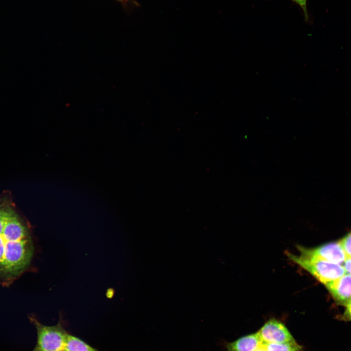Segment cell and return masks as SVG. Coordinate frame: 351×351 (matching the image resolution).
Returning <instances> with one entry per match:
<instances>
[{
	"instance_id": "1",
	"label": "cell",
	"mask_w": 351,
	"mask_h": 351,
	"mask_svg": "<svg viewBox=\"0 0 351 351\" xmlns=\"http://www.w3.org/2000/svg\"><path fill=\"white\" fill-rule=\"evenodd\" d=\"M34 251L29 230L8 198L0 199V280L13 281L26 269Z\"/></svg>"
},
{
	"instance_id": "2",
	"label": "cell",
	"mask_w": 351,
	"mask_h": 351,
	"mask_svg": "<svg viewBox=\"0 0 351 351\" xmlns=\"http://www.w3.org/2000/svg\"><path fill=\"white\" fill-rule=\"evenodd\" d=\"M289 258L311 273L318 281L325 285L346 273L340 264H334L319 259L295 255L288 252Z\"/></svg>"
},
{
	"instance_id": "3",
	"label": "cell",
	"mask_w": 351,
	"mask_h": 351,
	"mask_svg": "<svg viewBox=\"0 0 351 351\" xmlns=\"http://www.w3.org/2000/svg\"><path fill=\"white\" fill-rule=\"evenodd\" d=\"M30 320L36 329L37 340L35 348L43 351L64 350L69 334L60 323L53 326L42 324L31 316Z\"/></svg>"
},
{
	"instance_id": "4",
	"label": "cell",
	"mask_w": 351,
	"mask_h": 351,
	"mask_svg": "<svg viewBox=\"0 0 351 351\" xmlns=\"http://www.w3.org/2000/svg\"><path fill=\"white\" fill-rule=\"evenodd\" d=\"M300 255L324 260L331 263L341 264L347 256L339 242H331L313 248H307L297 246Z\"/></svg>"
},
{
	"instance_id": "5",
	"label": "cell",
	"mask_w": 351,
	"mask_h": 351,
	"mask_svg": "<svg viewBox=\"0 0 351 351\" xmlns=\"http://www.w3.org/2000/svg\"><path fill=\"white\" fill-rule=\"evenodd\" d=\"M263 343H283L295 341L285 325L272 318L266 322L257 332Z\"/></svg>"
},
{
	"instance_id": "6",
	"label": "cell",
	"mask_w": 351,
	"mask_h": 351,
	"mask_svg": "<svg viewBox=\"0 0 351 351\" xmlns=\"http://www.w3.org/2000/svg\"><path fill=\"white\" fill-rule=\"evenodd\" d=\"M325 285L339 304L346 306L351 300V274L346 273Z\"/></svg>"
},
{
	"instance_id": "7",
	"label": "cell",
	"mask_w": 351,
	"mask_h": 351,
	"mask_svg": "<svg viewBox=\"0 0 351 351\" xmlns=\"http://www.w3.org/2000/svg\"><path fill=\"white\" fill-rule=\"evenodd\" d=\"M263 344L257 332L242 336L235 341L226 343V351H254Z\"/></svg>"
},
{
	"instance_id": "8",
	"label": "cell",
	"mask_w": 351,
	"mask_h": 351,
	"mask_svg": "<svg viewBox=\"0 0 351 351\" xmlns=\"http://www.w3.org/2000/svg\"><path fill=\"white\" fill-rule=\"evenodd\" d=\"M65 351H100L75 336L69 334L65 346Z\"/></svg>"
},
{
	"instance_id": "9",
	"label": "cell",
	"mask_w": 351,
	"mask_h": 351,
	"mask_svg": "<svg viewBox=\"0 0 351 351\" xmlns=\"http://www.w3.org/2000/svg\"><path fill=\"white\" fill-rule=\"evenodd\" d=\"M267 351H303V348L296 341L283 343H263Z\"/></svg>"
},
{
	"instance_id": "10",
	"label": "cell",
	"mask_w": 351,
	"mask_h": 351,
	"mask_svg": "<svg viewBox=\"0 0 351 351\" xmlns=\"http://www.w3.org/2000/svg\"><path fill=\"white\" fill-rule=\"evenodd\" d=\"M346 256L351 258V232L339 242Z\"/></svg>"
},
{
	"instance_id": "11",
	"label": "cell",
	"mask_w": 351,
	"mask_h": 351,
	"mask_svg": "<svg viewBox=\"0 0 351 351\" xmlns=\"http://www.w3.org/2000/svg\"><path fill=\"white\" fill-rule=\"evenodd\" d=\"M341 319L345 321H351V300L346 306V309L341 316Z\"/></svg>"
},
{
	"instance_id": "12",
	"label": "cell",
	"mask_w": 351,
	"mask_h": 351,
	"mask_svg": "<svg viewBox=\"0 0 351 351\" xmlns=\"http://www.w3.org/2000/svg\"><path fill=\"white\" fill-rule=\"evenodd\" d=\"M298 4L302 9L306 20H309V16L307 10V0H292Z\"/></svg>"
},
{
	"instance_id": "13",
	"label": "cell",
	"mask_w": 351,
	"mask_h": 351,
	"mask_svg": "<svg viewBox=\"0 0 351 351\" xmlns=\"http://www.w3.org/2000/svg\"><path fill=\"white\" fill-rule=\"evenodd\" d=\"M117 1L119 2L121 5L123 6V7L126 9L128 8V7L130 5L134 4L135 5H139L138 3L135 0H116Z\"/></svg>"
},
{
	"instance_id": "14",
	"label": "cell",
	"mask_w": 351,
	"mask_h": 351,
	"mask_svg": "<svg viewBox=\"0 0 351 351\" xmlns=\"http://www.w3.org/2000/svg\"><path fill=\"white\" fill-rule=\"evenodd\" d=\"M343 263V266L346 273H347L351 275V258L347 257Z\"/></svg>"
},
{
	"instance_id": "15",
	"label": "cell",
	"mask_w": 351,
	"mask_h": 351,
	"mask_svg": "<svg viewBox=\"0 0 351 351\" xmlns=\"http://www.w3.org/2000/svg\"><path fill=\"white\" fill-rule=\"evenodd\" d=\"M254 351H267V350L263 346V345H262L259 348Z\"/></svg>"
},
{
	"instance_id": "16",
	"label": "cell",
	"mask_w": 351,
	"mask_h": 351,
	"mask_svg": "<svg viewBox=\"0 0 351 351\" xmlns=\"http://www.w3.org/2000/svg\"><path fill=\"white\" fill-rule=\"evenodd\" d=\"M32 351H41L40 350H39V349H36L35 348Z\"/></svg>"
},
{
	"instance_id": "17",
	"label": "cell",
	"mask_w": 351,
	"mask_h": 351,
	"mask_svg": "<svg viewBox=\"0 0 351 351\" xmlns=\"http://www.w3.org/2000/svg\"><path fill=\"white\" fill-rule=\"evenodd\" d=\"M65 351V350H63V351Z\"/></svg>"
}]
</instances>
